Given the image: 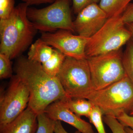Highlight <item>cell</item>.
Returning <instances> with one entry per match:
<instances>
[{
	"instance_id": "9a60e30c",
	"label": "cell",
	"mask_w": 133,
	"mask_h": 133,
	"mask_svg": "<svg viewBox=\"0 0 133 133\" xmlns=\"http://www.w3.org/2000/svg\"><path fill=\"white\" fill-rule=\"evenodd\" d=\"M68 108L77 116L88 118L94 105L89 100L85 98H71L65 99Z\"/></svg>"
},
{
	"instance_id": "2e32d148",
	"label": "cell",
	"mask_w": 133,
	"mask_h": 133,
	"mask_svg": "<svg viewBox=\"0 0 133 133\" xmlns=\"http://www.w3.org/2000/svg\"><path fill=\"white\" fill-rule=\"evenodd\" d=\"M66 56L59 51L55 49L51 57L42 64L43 69L49 76L56 77L62 68Z\"/></svg>"
},
{
	"instance_id": "83f0119b",
	"label": "cell",
	"mask_w": 133,
	"mask_h": 133,
	"mask_svg": "<svg viewBox=\"0 0 133 133\" xmlns=\"http://www.w3.org/2000/svg\"><path fill=\"white\" fill-rule=\"evenodd\" d=\"M125 25L127 28L131 32V35H132L131 39L133 41V23H128Z\"/></svg>"
},
{
	"instance_id": "5b68a950",
	"label": "cell",
	"mask_w": 133,
	"mask_h": 133,
	"mask_svg": "<svg viewBox=\"0 0 133 133\" xmlns=\"http://www.w3.org/2000/svg\"><path fill=\"white\" fill-rule=\"evenodd\" d=\"M56 77L69 98L85 99L94 90L87 59L66 57Z\"/></svg>"
},
{
	"instance_id": "4fadbf2b",
	"label": "cell",
	"mask_w": 133,
	"mask_h": 133,
	"mask_svg": "<svg viewBox=\"0 0 133 133\" xmlns=\"http://www.w3.org/2000/svg\"><path fill=\"white\" fill-rule=\"evenodd\" d=\"M54 50L55 49L40 38L30 46L28 58L31 61L42 64L50 58Z\"/></svg>"
},
{
	"instance_id": "7c38bea8",
	"label": "cell",
	"mask_w": 133,
	"mask_h": 133,
	"mask_svg": "<svg viewBox=\"0 0 133 133\" xmlns=\"http://www.w3.org/2000/svg\"><path fill=\"white\" fill-rule=\"evenodd\" d=\"M37 114L28 106L16 118L0 128V133H35Z\"/></svg>"
},
{
	"instance_id": "603a6c76",
	"label": "cell",
	"mask_w": 133,
	"mask_h": 133,
	"mask_svg": "<svg viewBox=\"0 0 133 133\" xmlns=\"http://www.w3.org/2000/svg\"><path fill=\"white\" fill-rule=\"evenodd\" d=\"M100 0H72V6L75 14L79 12L88 5L92 3H97Z\"/></svg>"
},
{
	"instance_id": "7a4b0ae2",
	"label": "cell",
	"mask_w": 133,
	"mask_h": 133,
	"mask_svg": "<svg viewBox=\"0 0 133 133\" xmlns=\"http://www.w3.org/2000/svg\"><path fill=\"white\" fill-rule=\"evenodd\" d=\"M29 6L24 3H20L9 18L0 20V53L11 59L27 49L37 31L27 16Z\"/></svg>"
},
{
	"instance_id": "d6986e66",
	"label": "cell",
	"mask_w": 133,
	"mask_h": 133,
	"mask_svg": "<svg viewBox=\"0 0 133 133\" xmlns=\"http://www.w3.org/2000/svg\"><path fill=\"white\" fill-rule=\"evenodd\" d=\"M103 115L99 108L94 105L88 117L90 122L95 127L98 133H107L103 123Z\"/></svg>"
},
{
	"instance_id": "9c48e42d",
	"label": "cell",
	"mask_w": 133,
	"mask_h": 133,
	"mask_svg": "<svg viewBox=\"0 0 133 133\" xmlns=\"http://www.w3.org/2000/svg\"><path fill=\"white\" fill-rule=\"evenodd\" d=\"M41 38L66 57L87 59L85 49L89 38L74 35L71 31L65 30H59L54 33L42 32Z\"/></svg>"
},
{
	"instance_id": "44dd1931",
	"label": "cell",
	"mask_w": 133,
	"mask_h": 133,
	"mask_svg": "<svg viewBox=\"0 0 133 133\" xmlns=\"http://www.w3.org/2000/svg\"><path fill=\"white\" fill-rule=\"evenodd\" d=\"M15 0H0V20L9 18L15 7Z\"/></svg>"
},
{
	"instance_id": "8992f818",
	"label": "cell",
	"mask_w": 133,
	"mask_h": 133,
	"mask_svg": "<svg viewBox=\"0 0 133 133\" xmlns=\"http://www.w3.org/2000/svg\"><path fill=\"white\" fill-rule=\"evenodd\" d=\"M27 15L35 28L42 32L59 30L75 32L70 0H56L50 6L40 9L28 8Z\"/></svg>"
},
{
	"instance_id": "3957f363",
	"label": "cell",
	"mask_w": 133,
	"mask_h": 133,
	"mask_svg": "<svg viewBox=\"0 0 133 133\" xmlns=\"http://www.w3.org/2000/svg\"><path fill=\"white\" fill-rule=\"evenodd\" d=\"M85 99L99 108L103 115L116 118L133 108V84L126 75L105 88L93 90Z\"/></svg>"
},
{
	"instance_id": "cb8c5ba5",
	"label": "cell",
	"mask_w": 133,
	"mask_h": 133,
	"mask_svg": "<svg viewBox=\"0 0 133 133\" xmlns=\"http://www.w3.org/2000/svg\"><path fill=\"white\" fill-rule=\"evenodd\" d=\"M116 118L125 127L130 128L133 129V115L124 113Z\"/></svg>"
},
{
	"instance_id": "ac0fdd59",
	"label": "cell",
	"mask_w": 133,
	"mask_h": 133,
	"mask_svg": "<svg viewBox=\"0 0 133 133\" xmlns=\"http://www.w3.org/2000/svg\"><path fill=\"white\" fill-rule=\"evenodd\" d=\"M37 121L35 133H55L56 121L50 118L45 112L37 114Z\"/></svg>"
},
{
	"instance_id": "4316f807",
	"label": "cell",
	"mask_w": 133,
	"mask_h": 133,
	"mask_svg": "<svg viewBox=\"0 0 133 133\" xmlns=\"http://www.w3.org/2000/svg\"><path fill=\"white\" fill-rule=\"evenodd\" d=\"M55 133H69L65 129L62 125L61 121H56L55 125ZM74 133H82L79 131H77Z\"/></svg>"
},
{
	"instance_id": "52a82bcc",
	"label": "cell",
	"mask_w": 133,
	"mask_h": 133,
	"mask_svg": "<svg viewBox=\"0 0 133 133\" xmlns=\"http://www.w3.org/2000/svg\"><path fill=\"white\" fill-rule=\"evenodd\" d=\"M121 49L87 58L93 88L101 90L119 81L126 76Z\"/></svg>"
},
{
	"instance_id": "e0dca14e",
	"label": "cell",
	"mask_w": 133,
	"mask_h": 133,
	"mask_svg": "<svg viewBox=\"0 0 133 133\" xmlns=\"http://www.w3.org/2000/svg\"><path fill=\"white\" fill-rule=\"evenodd\" d=\"M122 64L126 76L133 84V41L132 39L127 44L122 57Z\"/></svg>"
},
{
	"instance_id": "8fae6325",
	"label": "cell",
	"mask_w": 133,
	"mask_h": 133,
	"mask_svg": "<svg viewBox=\"0 0 133 133\" xmlns=\"http://www.w3.org/2000/svg\"><path fill=\"white\" fill-rule=\"evenodd\" d=\"M64 100H58L52 102L45 109L44 112L50 118L55 121L66 122L82 133H95L90 124L71 111Z\"/></svg>"
},
{
	"instance_id": "d4e9b609",
	"label": "cell",
	"mask_w": 133,
	"mask_h": 133,
	"mask_svg": "<svg viewBox=\"0 0 133 133\" xmlns=\"http://www.w3.org/2000/svg\"><path fill=\"white\" fill-rule=\"evenodd\" d=\"M122 19L125 24L133 23V3H130L121 15Z\"/></svg>"
},
{
	"instance_id": "f546056e",
	"label": "cell",
	"mask_w": 133,
	"mask_h": 133,
	"mask_svg": "<svg viewBox=\"0 0 133 133\" xmlns=\"http://www.w3.org/2000/svg\"><path fill=\"white\" fill-rule=\"evenodd\" d=\"M129 115H133V108L131 110V112H130L129 113Z\"/></svg>"
},
{
	"instance_id": "6da1fadb",
	"label": "cell",
	"mask_w": 133,
	"mask_h": 133,
	"mask_svg": "<svg viewBox=\"0 0 133 133\" xmlns=\"http://www.w3.org/2000/svg\"><path fill=\"white\" fill-rule=\"evenodd\" d=\"M16 75L27 86L30 93L28 106L36 113L44 112L56 101L69 98L57 77L48 75L42 64L21 57L15 66Z\"/></svg>"
},
{
	"instance_id": "484cf974",
	"label": "cell",
	"mask_w": 133,
	"mask_h": 133,
	"mask_svg": "<svg viewBox=\"0 0 133 133\" xmlns=\"http://www.w3.org/2000/svg\"><path fill=\"white\" fill-rule=\"evenodd\" d=\"M23 3L30 5H38L45 3H52L56 0H21Z\"/></svg>"
},
{
	"instance_id": "277c9868",
	"label": "cell",
	"mask_w": 133,
	"mask_h": 133,
	"mask_svg": "<svg viewBox=\"0 0 133 133\" xmlns=\"http://www.w3.org/2000/svg\"><path fill=\"white\" fill-rule=\"evenodd\" d=\"M131 38V32L123 22L121 15L108 18L100 29L88 39L87 56L92 57L120 49Z\"/></svg>"
},
{
	"instance_id": "7402d4cb",
	"label": "cell",
	"mask_w": 133,
	"mask_h": 133,
	"mask_svg": "<svg viewBox=\"0 0 133 133\" xmlns=\"http://www.w3.org/2000/svg\"><path fill=\"white\" fill-rule=\"evenodd\" d=\"M103 119L112 133H126L125 127L115 117L104 115Z\"/></svg>"
},
{
	"instance_id": "5bb4252c",
	"label": "cell",
	"mask_w": 133,
	"mask_h": 133,
	"mask_svg": "<svg viewBox=\"0 0 133 133\" xmlns=\"http://www.w3.org/2000/svg\"><path fill=\"white\" fill-rule=\"evenodd\" d=\"M132 0H100L99 5L108 18L121 15Z\"/></svg>"
},
{
	"instance_id": "30bf717a",
	"label": "cell",
	"mask_w": 133,
	"mask_h": 133,
	"mask_svg": "<svg viewBox=\"0 0 133 133\" xmlns=\"http://www.w3.org/2000/svg\"><path fill=\"white\" fill-rule=\"evenodd\" d=\"M108 19L107 15L99 5L92 3L77 14L73 22L75 32L81 36L90 38L100 29Z\"/></svg>"
},
{
	"instance_id": "ba28073f",
	"label": "cell",
	"mask_w": 133,
	"mask_h": 133,
	"mask_svg": "<svg viewBox=\"0 0 133 133\" xmlns=\"http://www.w3.org/2000/svg\"><path fill=\"white\" fill-rule=\"evenodd\" d=\"M29 99L25 83L17 75L12 76L9 86L0 97V128L21 114L28 107Z\"/></svg>"
},
{
	"instance_id": "f1b7e54d",
	"label": "cell",
	"mask_w": 133,
	"mask_h": 133,
	"mask_svg": "<svg viewBox=\"0 0 133 133\" xmlns=\"http://www.w3.org/2000/svg\"><path fill=\"white\" fill-rule=\"evenodd\" d=\"M126 133H133V129L130 128L125 127Z\"/></svg>"
},
{
	"instance_id": "ffe728a7",
	"label": "cell",
	"mask_w": 133,
	"mask_h": 133,
	"mask_svg": "<svg viewBox=\"0 0 133 133\" xmlns=\"http://www.w3.org/2000/svg\"><path fill=\"white\" fill-rule=\"evenodd\" d=\"M11 59L6 55L0 53V78L12 77V69Z\"/></svg>"
}]
</instances>
